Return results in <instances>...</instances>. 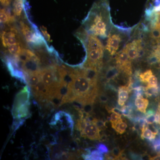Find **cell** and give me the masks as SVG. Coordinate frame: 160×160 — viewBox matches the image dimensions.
<instances>
[{"mask_svg":"<svg viewBox=\"0 0 160 160\" xmlns=\"http://www.w3.org/2000/svg\"><path fill=\"white\" fill-rule=\"evenodd\" d=\"M27 84L29 85L30 88L35 86L39 82L42 80L41 76V71L36 73L26 75Z\"/></svg>","mask_w":160,"mask_h":160,"instance_id":"cell-14","label":"cell"},{"mask_svg":"<svg viewBox=\"0 0 160 160\" xmlns=\"http://www.w3.org/2000/svg\"><path fill=\"white\" fill-rule=\"evenodd\" d=\"M150 159L151 160H160V153H158V155L154 157H152L150 158Z\"/></svg>","mask_w":160,"mask_h":160,"instance_id":"cell-34","label":"cell"},{"mask_svg":"<svg viewBox=\"0 0 160 160\" xmlns=\"http://www.w3.org/2000/svg\"><path fill=\"white\" fill-rule=\"evenodd\" d=\"M158 132L152 131L150 129H148V124L146 123L142 128V135L141 137L142 138H146L152 141L155 138L157 135Z\"/></svg>","mask_w":160,"mask_h":160,"instance_id":"cell-13","label":"cell"},{"mask_svg":"<svg viewBox=\"0 0 160 160\" xmlns=\"http://www.w3.org/2000/svg\"><path fill=\"white\" fill-rule=\"evenodd\" d=\"M67 70L70 81L68 84V91L63 98V105L73 102L83 106L92 105L98 94V81L89 78L83 67L68 68Z\"/></svg>","mask_w":160,"mask_h":160,"instance_id":"cell-1","label":"cell"},{"mask_svg":"<svg viewBox=\"0 0 160 160\" xmlns=\"http://www.w3.org/2000/svg\"><path fill=\"white\" fill-rule=\"evenodd\" d=\"M96 147L98 149L101 151L103 154V153H108V152H109V150H108L107 146L104 144H102V143L98 144V145H97Z\"/></svg>","mask_w":160,"mask_h":160,"instance_id":"cell-25","label":"cell"},{"mask_svg":"<svg viewBox=\"0 0 160 160\" xmlns=\"http://www.w3.org/2000/svg\"><path fill=\"white\" fill-rule=\"evenodd\" d=\"M112 22L108 0H98L93 4L83 24L86 32L102 38L108 37Z\"/></svg>","mask_w":160,"mask_h":160,"instance_id":"cell-2","label":"cell"},{"mask_svg":"<svg viewBox=\"0 0 160 160\" xmlns=\"http://www.w3.org/2000/svg\"><path fill=\"white\" fill-rule=\"evenodd\" d=\"M30 97V89L28 86H26L16 96L12 112L17 110L21 106L30 103L29 102Z\"/></svg>","mask_w":160,"mask_h":160,"instance_id":"cell-8","label":"cell"},{"mask_svg":"<svg viewBox=\"0 0 160 160\" xmlns=\"http://www.w3.org/2000/svg\"><path fill=\"white\" fill-rule=\"evenodd\" d=\"M21 31L27 42L36 46H40L46 45V42L42 35L38 29H31L26 23L20 22Z\"/></svg>","mask_w":160,"mask_h":160,"instance_id":"cell-4","label":"cell"},{"mask_svg":"<svg viewBox=\"0 0 160 160\" xmlns=\"http://www.w3.org/2000/svg\"><path fill=\"white\" fill-rule=\"evenodd\" d=\"M149 105V101L142 97H137L135 101V105L139 111L146 113V109Z\"/></svg>","mask_w":160,"mask_h":160,"instance_id":"cell-15","label":"cell"},{"mask_svg":"<svg viewBox=\"0 0 160 160\" xmlns=\"http://www.w3.org/2000/svg\"><path fill=\"white\" fill-rule=\"evenodd\" d=\"M152 75H153L152 71L151 69H148L146 71L142 73H141L139 75V78L141 82L144 83L148 82L149 78L151 77Z\"/></svg>","mask_w":160,"mask_h":160,"instance_id":"cell-21","label":"cell"},{"mask_svg":"<svg viewBox=\"0 0 160 160\" xmlns=\"http://www.w3.org/2000/svg\"><path fill=\"white\" fill-rule=\"evenodd\" d=\"M85 46L86 56L82 67L95 69L99 71L102 65L104 47L97 36L86 34V37L78 38Z\"/></svg>","mask_w":160,"mask_h":160,"instance_id":"cell-3","label":"cell"},{"mask_svg":"<svg viewBox=\"0 0 160 160\" xmlns=\"http://www.w3.org/2000/svg\"><path fill=\"white\" fill-rule=\"evenodd\" d=\"M121 118H122V114L116 112H112L110 116V121L111 122H116Z\"/></svg>","mask_w":160,"mask_h":160,"instance_id":"cell-26","label":"cell"},{"mask_svg":"<svg viewBox=\"0 0 160 160\" xmlns=\"http://www.w3.org/2000/svg\"><path fill=\"white\" fill-rule=\"evenodd\" d=\"M112 127L117 132L120 134H123L125 131L127 127V124L123 122L122 118L116 121V122H111Z\"/></svg>","mask_w":160,"mask_h":160,"instance_id":"cell-16","label":"cell"},{"mask_svg":"<svg viewBox=\"0 0 160 160\" xmlns=\"http://www.w3.org/2000/svg\"><path fill=\"white\" fill-rule=\"evenodd\" d=\"M128 55L129 58L133 60L140 56L142 50V42L141 39L134 40L126 44L124 47Z\"/></svg>","mask_w":160,"mask_h":160,"instance_id":"cell-9","label":"cell"},{"mask_svg":"<svg viewBox=\"0 0 160 160\" xmlns=\"http://www.w3.org/2000/svg\"><path fill=\"white\" fill-rule=\"evenodd\" d=\"M122 34L118 32H112V30L108 36L106 42V49L110 55L113 56L117 54L123 42Z\"/></svg>","mask_w":160,"mask_h":160,"instance_id":"cell-5","label":"cell"},{"mask_svg":"<svg viewBox=\"0 0 160 160\" xmlns=\"http://www.w3.org/2000/svg\"><path fill=\"white\" fill-rule=\"evenodd\" d=\"M122 153V151H121V149L118 147H115L112 149L111 152L112 155L116 159L119 158L121 157Z\"/></svg>","mask_w":160,"mask_h":160,"instance_id":"cell-23","label":"cell"},{"mask_svg":"<svg viewBox=\"0 0 160 160\" xmlns=\"http://www.w3.org/2000/svg\"><path fill=\"white\" fill-rule=\"evenodd\" d=\"M100 99L101 101L102 102H106L107 100V98L106 96H101L100 97Z\"/></svg>","mask_w":160,"mask_h":160,"instance_id":"cell-33","label":"cell"},{"mask_svg":"<svg viewBox=\"0 0 160 160\" xmlns=\"http://www.w3.org/2000/svg\"><path fill=\"white\" fill-rule=\"evenodd\" d=\"M131 61L124 48L116 54V62L118 69L129 75L132 74Z\"/></svg>","mask_w":160,"mask_h":160,"instance_id":"cell-6","label":"cell"},{"mask_svg":"<svg viewBox=\"0 0 160 160\" xmlns=\"http://www.w3.org/2000/svg\"><path fill=\"white\" fill-rule=\"evenodd\" d=\"M85 160H102L104 159L103 153L98 149H94L92 151L86 150V153L82 155Z\"/></svg>","mask_w":160,"mask_h":160,"instance_id":"cell-11","label":"cell"},{"mask_svg":"<svg viewBox=\"0 0 160 160\" xmlns=\"http://www.w3.org/2000/svg\"><path fill=\"white\" fill-rule=\"evenodd\" d=\"M1 22L3 24H9L14 21L15 18L12 16L10 13L5 9H1L0 12Z\"/></svg>","mask_w":160,"mask_h":160,"instance_id":"cell-17","label":"cell"},{"mask_svg":"<svg viewBox=\"0 0 160 160\" xmlns=\"http://www.w3.org/2000/svg\"><path fill=\"white\" fill-rule=\"evenodd\" d=\"M11 0H1V4L3 6H8L11 2Z\"/></svg>","mask_w":160,"mask_h":160,"instance_id":"cell-29","label":"cell"},{"mask_svg":"<svg viewBox=\"0 0 160 160\" xmlns=\"http://www.w3.org/2000/svg\"><path fill=\"white\" fill-rule=\"evenodd\" d=\"M7 49L9 54L15 56L18 55L24 48L22 47L21 43H19L9 46Z\"/></svg>","mask_w":160,"mask_h":160,"instance_id":"cell-19","label":"cell"},{"mask_svg":"<svg viewBox=\"0 0 160 160\" xmlns=\"http://www.w3.org/2000/svg\"><path fill=\"white\" fill-rule=\"evenodd\" d=\"M146 122L148 124H153L155 122V115L152 114L150 115L146 116Z\"/></svg>","mask_w":160,"mask_h":160,"instance_id":"cell-27","label":"cell"},{"mask_svg":"<svg viewBox=\"0 0 160 160\" xmlns=\"http://www.w3.org/2000/svg\"><path fill=\"white\" fill-rule=\"evenodd\" d=\"M130 89L129 87L122 86L119 87L118 91V103L121 106H124L129 98V92Z\"/></svg>","mask_w":160,"mask_h":160,"instance_id":"cell-12","label":"cell"},{"mask_svg":"<svg viewBox=\"0 0 160 160\" xmlns=\"http://www.w3.org/2000/svg\"><path fill=\"white\" fill-rule=\"evenodd\" d=\"M41 30H42V32L46 39H47L48 41H50V36L49 33H48V32H47V29H46V28L43 26V27L41 28Z\"/></svg>","mask_w":160,"mask_h":160,"instance_id":"cell-28","label":"cell"},{"mask_svg":"<svg viewBox=\"0 0 160 160\" xmlns=\"http://www.w3.org/2000/svg\"><path fill=\"white\" fill-rule=\"evenodd\" d=\"M153 148L156 152H157L158 153H160V144H158V145H153Z\"/></svg>","mask_w":160,"mask_h":160,"instance_id":"cell-32","label":"cell"},{"mask_svg":"<svg viewBox=\"0 0 160 160\" xmlns=\"http://www.w3.org/2000/svg\"><path fill=\"white\" fill-rule=\"evenodd\" d=\"M46 87V85L42 80L34 87L31 88L32 94L36 99L39 96L43 89Z\"/></svg>","mask_w":160,"mask_h":160,"instance_id":"cell-20","label":"cell"},{"mask_svg":"<svg viewBox=\"0 0 160 160\" xmlns=\"http://www.w3.org/2000/svg\"><path fill=\"white\" fill-rule=\"evenodd\" d=\"M118 73V69L116 68H112L111 70H109L107 72V74H106V78L108 79H112L117 75Z\"/></svg>","mask_w":160,"mask_h":160,"instance_id":"cell-24","label":"cell"},{"mask_svg":"<svg viewBox=\"0 0 160 160\" xmlns=\"http://www.w3.org/2000/svg\"><path fill=\"white\" fill-rule=\"evenodd\" d=\"M154 28L160 29V15L159 14L158 17V18L157 21L156 23V25Z\"/></svg>","mask_w":160,"mask_h":160,"instance_id":"cell-31","label":"cell"},{"mask_svg":"<svg viewBox=\"0 0 160 160\" xmlns=\"http://www.w3.org/2000/svg\"><path fill=\"white\" fill-rule=\"evenodd\" d=\"M109 112H116V113L122 114V112L121 109H118V108H112V109L111 110H109Z\"/></svg>","mask_w":160,"mask_h":160,"instance_id":"cell-30","label":"cell"},{"mask_svg":"<svg viewBox=\"0 0 160 160\" xmlns=\"http://www.w3.org/2000/svg\"><path fill=\"white\" fill-rule=\"evenodd\" d=\"M100 131L95 123H89L81 132V136L92 140H100Z\"/></svg>","mask_w":160,"mask_h":160,"instance_id":"cell-10","label":"cell"},{"mask_svg":"<svg viewBox=\"0 0 160 160\" xmlns=\"http://www.w3.org/2000/svg\"><path fill=\"white\" fill-rule=\"evenodd\" d=\"M24 9V0H15L13 5V12L14 15L20 17Z\"/></svg>","mask_w":160,"mask_h":160,"instance_id":"cell-18","label":"cell"},{"mask_svg":"<svg viewBox=\"0 0 160 160\" xmlns=\"http://www.w3.org/2000/svg\"><path fill=\"white\" fill-rule=\"evenodd\" d=\"M2 46L5 48L20 43L18 32L15 28H10L9 31H3L1 33Z\"/></svg>","mask_w":160,"mask_h":160,"instance_id":"cell-7","label":"cell"},{"mask_svg":"<svg viewBox=\"0 0 160 160\" xmlns=\"http://www.w3.org/2000/svg\"><path fill=\"white\" fill-rule=\"evenodd\" d=\"M157 112H158V113L159 114L160 116V103L159 104V105L158 106V108L157 111Z\"/></svg>","mask_w":160,"mask_h":160,"instance_id":"cell-35","label":"cell"},{"mask_svg":"<svg viewBox=\"0 0 160 160\" xmlns=\"http://www.w3.org/2000/svg\"><path fill=\"white\" fill-rule=\"evenodd\" d=\"M158 12L159 14L160 15V11Z\"/></svg>","mask_w":160,"mask_h":160,"instance_id":"cell-36","label":"cell"},{"mask_svg":"<svg viewBox=\"0 0 160 160\" xmlns=\"http://www.w3.org/2000/svg\"><path fill=\"white\" fill-rule=\"evenodd\" d=\"M147 87H158V79L155 76L152 75L151 77L149 78L148 82Z\"/></svg>","mask_w":160,"mask_h":160,"instance_id":"cell-22","label":"cell"}]
</instances>
